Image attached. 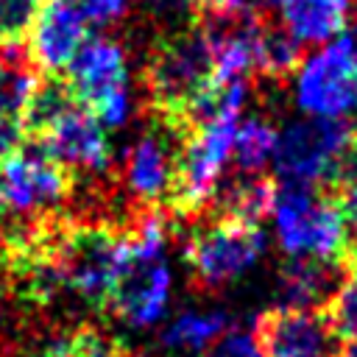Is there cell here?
<instances>
[{
  "mask_svg": "<svg viewBox=\"0 0 357 357\" xmlns=\"http://www.w3.org/2000/svg\"><path fill=\"white\" fill-rule=\"evenodd\" d=\"M75 173L56 162L39 142L25 139L0 159V204L14 220H42L64 212Z\"/></svg>",
  "mask_w": 357,
  "mask_h": 357,
  "instance_id": "obj_5",
  "label": "cell"
},
{
  "mask_svg": "<svg viewBox=\"0 0 357 357\" xmlns=\"http://www.w3.org/2000/svg\"><path fill=\"white\" fill-rule=\"evenodd\" d=\"M142 8L162 33L190 28L195 20V0H142Z\"/></svg>",
  "mask_w": 357,
  "mask_h": 357,
  "instance_id": "obj_23",
  "label": "cell"
},
{
  "mask_svg": "<svg viewBox=\"0 0 357 357\" xmlns=\"http://www.w3.org/2000/svg\"><path fill=\"white\" fill-rule=\"evenodd\" d=\"M332 198H335V204L343 215L346 229H351L357 234V153L351 156V162L346 165V170L335 181V195Z\"/></svg>",
  "mask_w": 357,
  "mask_h": 357,
  "instance_id": "obj_24",
  "label": "cell"
},
{
  "mask_svg": "<svg viewBox=\"0 0 357 357\" xmlns=\"http://www.w3.org/2000/svg\"><path fill=\"white\" fill-rule=\"evenodd\" d=\"M31 357H78V354L73 351V346H70V340H67V332H61L59 337L47 340L42 349H36Z\"/></svg>",
  "mask_w": 357,
  "mask_h": 357,
  "instance_id": "obj_28",
  "label": "cell"
},
{
  "mask_svg": "<svg viewBox=\"0 0 357 357\" xmlns=\"http://www.w3.org/2000/svg\"><path fill=\"white\" fill-rule=\"evenodd\" d=\"M273 198H276L273 178L262 173H234L231 178L215 187V195L206 204V209H212L209 215H218V218H231V220L259 226V220L271 215Z\"/></svg>",
  "mask_w": 357,
  "mask_h": 357,
  "instance_id": "obj_15",
  "label": "cell"
},
{
  "mask_svg": "<svg viewBox=\"0 0 357 357\" xmlns=\"http://www.w3.org/2000/svg\"><path fill=\"white\" fill-rule=\"evenodd\" d=\"M178 134L153 117L148 131H142L123 156L120 184L128 195V209H156L167 206L176 181V153Z\"/></svg>",
  "mask_w": 357,
  "mask_h": 357,
  "instance_id": "obj_10",
  "label": "cell"
},
{
  "mask_svg": "<svg viewBox=\"0 0 357 357\" xmlns=\"http://www.w3.org/2000/svg\"><path fill=\"white\" fill-rule=\"evenodd\" d=\"M3 254H6V229L0 226V262H3Z\"/></svg>",
  "mask_w": 357,
  "mask_h": 357,
  "instance_id": "obj_30",
  "label": "cell"
},
{
  "mask_svg": "<svg viewBox=\"0 0 357 357\" xmlns=\"http://www.w3.org/2000/svg\"><path fill=\"white\" fill-rule=\"evenodd\" d=\"M337 357H357V340H349V346H346V349H340V351H337Z\"/></svg>",
  "mask_w": 357,
  "mask_h": 357,
  "instance_id": "obj_29",
  "label": "cell"
},
{
  "mask_svg": "<svg viewBox=\"0 0 357 357\" xmlns=\"http://www.w3.org/2000/svg\"><path fill=\"white\" fill-rule=\"evenodd\" d=\"M298 61H301V45L284 28L265 25L262 33H259V45H257L254 73L279 81V78L293 75V70L298 67Z\"/></svg>",
  "mask_w": 357,
  "mask_h": 357,
  "instance_id": "obj_20",
  "label": "cell"
},
{
  "mask_svg": "<svg viewBox=\"0 0 357 357\" xmlns=\"http://www.w3.org/2000/svg\"><path fill=\"white\" fill-rule=\"evenodd\" d=\"M78 103H84L106 128H120L131 114L128 64L120 42L109 36H86L64 67Z\"/></svg>",
  "mask_w": 357,
  "mask_h": 357,
  "instance_id": "obj_9",
  "label": "cell"
},
{
  "mask_svg": "<svg viewBox=\"0 0 357 357\" xmlns=\"http://www.w3.org/2000/svg\"><path fill=\"white\" fill-rule=\"evenodd\" d=\"M293 100L307 117H357V53L346 39H332L304 56L293 70Z\"/></svg>",
  "mask_w": 357,
  "mask_h": 357,
  "instance_id": "obj_8",
  "label": "cell"
},
{
  "mask_svg": "<svg viewBox=\"0 0 357 357\" xmlns=\"http://www.w3.org/2000/svg\"><path fill=\"white\" fill-rule=\"evenodd\" d=\"M262 357H337V335L324 310L273 307L254 324Z\"/></svg>",
  "mask_w": 357,
  "mask_h": 357,
  "instance_id": "obj_11",
  "label": "cell"
},
{
  "mask_svg": "<svg viewBox=\"0 0 357 357\" xmlns=\"http://www.w3.org/2000/svg\"><path fill=\"white\" fill-rule=\"evenodd\" d=\"M354 153L357 134L346 120L307 117L276 134L273 165L287 184L321 187L335 184Z\"/></svg>",
  "mask_w": 357,
  "mask_h": 357,
  "instance_id": "obj_4",
  "label": "cell"
},
{
  "mask_svg": "<svg viewBox=\"0 0 357 357\" xmlns=\"http://www.w3.org/2000/svg\"><path fill=\"white\" fill-rule=\"evenodd\" d=\"M226 332H229L226 312H181L165 326L162 346L178 351H204Z\"/></svg>",
  "mask_w": 357,
  "mask_h": 357,
  "instance_id": "obj_18",
  "label": "cell"
},
{
  "mask_svg": "<svg viewBox=\"0 0 357 357\" xmlns=\"http://www.w3.org/2000/svg\"><path fill=\"white\" fill-rule=\"evenodd\" d=\"M42 0H0V47L22 45Z\"/></svg>",
  "mask_w": 357,
  "mask_h": 357,
  "instance_id": "obj_22",
  "label": "cell"
},
{
  "mask_svg": "<svg viewBox=\"0 0 357 357\" xmlns=\"http://www.w3.org/2000/svg\"><path fill=\"white\" fill-rule=\"evenodd\" d=\"M324 315H326V321H329V326L335 329L337 337L357 340V273L354 271L329 296V301L324 307Z\"/></svg>",
  "mask_w": 357,
  "mask_h": 357,
  "instance_id": "obj_21",
  "label": "cell"
},
{
  "mask_svg": "<svg viewBox=\"0 0 357 357\" xmlns=\"http://www.w3.org/2000/svg\"><path fill=\"white\" fill-rule=\"evenodd\" d=\"M351 3H354V42L351 45H354V53H357V0H351Z\"/></svg>",
  "mask_w": 357,
  "mask_h": 357,
  "instance_id": "obj_31",
  "label": "cell"
},
{
  "mask_svg": "<svg viewBox=\"0 0 357 357\" xmlns=\"http://www.w3.org/2000/svg\"><path fill=\"white\" fill-rule=\"evenodd\" d=\"M39 142L56 162H61L67 170H86V173H103L109 170V142L100 120L84 106L75 103L67 109L45 137L33 139Z\"/></svg>",
  "mask_w": 357,
  "mask_h": 357,
  "instance_id": "obj_13",
  "label": "cell"
},
{
  "mask_svg": "<svg viewBox=\"0 0 357 357\" xmlns=\"http://www.w3.org/2000/svg\"><path fill=\"white\" fill-rule=\"evenodd\" d=\"M128 357H142V354H128Z\"/></svg>",
  "mask_w": 357,
  "mask_h": 357,
  "instance_id": "obj_34",
  "label": "cell"
},
{
  "mask_svg": "<svg viewBox=\"0 0 357 357\" xmlns=\"http://www.w3.org/2000/svg\"><path fill=\"white\" fill-rule=\"evenodd\" d=\"M86 14L78 0H42L28 33L25 53L39 73H64L86 33Z\"/></svg>",
  "mask_w": 357,
  "mask_h": 357,
  "instance_id": "obj_12",
  "label": "cell"
},
{
  "mask_svg": "<svg viewBox=\"0 0 357 357\" xmlns=\"http://www.w3.org/2000/svg\"><path fill=\"white\" fill-rule=\"evenodd\" d=\"M351 271H354V273H357V257H354V268H351Z\"/></svg>",
  "mask_w": 357,
  "mask_h": 357,
  "instance_id": "obj_33",
  "label": "cell"
},
{
  "mask_svg": "<svg viewBox=\"0 0 357 357\" xmlns=\"http://www.w3.org/2000/svg\"><path fill=\"white\" fill-rule=\"evenodd\" d=\"M265 251V234L254 223L218 218L204 212V223L187 237L184 257L192 273V287L218 293L243 276Z\"/></svg>",
  "mask_w": 357,
  "mask_h": 357,
  "instance_id": "obj_6",
  "label": "cell"
},
{
  "mask_svg": "<svg viewBox=\"0 0 357 357\" xmlns=\"http://www.w3.org/2000/svg\"><path fill=\"white\" fill-rule=\"evenodd\" d=\"M126 259L112 284L106 307L128 326H151L165 315L170 298V271L165 262L167 234L156 226L126 234Z\"/></svg>",
  "mask_w": 357,
  "mask_h": 357,
  "instance_id": "obj_3",
  "label": "cell"
},
{
  "mask_svg": "<svg viewBox=\"0 0 357 357\" xmlns=\"http://www.w3.org/2000/svg\"><path fill=\"white\" fill-rule=\"evenodd\" d=\"M59 259L67 290L92 307H106L112 284L126 259L123 229L114 223L70 220L59 243Z\"/></svg>",
  "mask_w": 357,
  "mask_h": 357,
  "instance_id": "obj_7",
  "label": "cell"
},
{
  "mask_svg": "<svg viewBox=\"0 0 357 357\" xmlns=\"http://www.w3.org/2000/svg\"><path fill=\"white\" fill-rule=\"evenodd\" d=\"M273 229L287 257H312L329 262H354L349 229L332 195L318 187L284 184L273 198Z\"/></svg>",
  "mask_w": 357,
  "mask_h": 357,
  "instance_id": "obj_1",
  "label": "cell"
},
{
  "mask_svg": "<svg viewBox=\"0 0 357 357\" xmlns=\"http://www.w3.org/2000/svg\"><path fill=\"white\" fill-rule=\"evenodd\" d=\"M351 17V0H284L282 28L298 45H326L337 39Z\"/></svg>",
  "mask_w": 357,
  "mask_h": 357,
  "instance_id": "obj_16",
  "label": "cell"
},
{
  "mask_svg": "<svg viewBox=\"0 0 357 357\" xmlns=\"http://www.w3.org/2000/svg\"><path fill=\"white\" fill-rule=\"evenodd\" d=\"M276 148V131L265 117H245L237 123L234 131V145H231V159L237 173H262V167L273 159Z\"/></svg>",
  "mask_w": 357,
  "mask_h": 357,
  "instance_id": "obj_19",
  "label": "cell"
},
{
  "mask_svg": "<svg viewBox=\"0 0 357 357\" xmlns=\"http://www.w3.org/2000/svg\"><path fill=\"white\" fill-rule=\"evenodd\" d=\"M209 357H262L251 332H226L215 340Z\"/></svg>",
  "mask_w": 357,
  "mask_h": 357,
  "instance_id": "obj_25",
  "label": "cell"
},
{
  "mask_svg": "<svg viewBox=\"0 0 357 357\" xmlns=\"http://www.w3.org/2000/svg\"><path fill=\"white\" fill-rule=\"evenodd\" d=\"M351 268H354V262H329V259H312V257H290V262L279 273L282 307L324 310L329 296L351 273Z\"/></svg>",
  "mask_w": 357,
  "mask_h": 357,
  "instance_id": "obj_14",
  "label": "cell"
},
{
  "mask_svg": "<svg viewBox=\"0 0 357 357\" xmlns=\"http://www.w3.org/2000/svg\"><path fill=\"white\" fill-rule=\"evenodd\" d=\"M22 142V128H20V117L0 112V159L6 153H11L17 145Z\"/></svg>",
  "mask_w": 357,
  "mask_h": 357,
  "instance_id": "obj_27",
  "label": "cell"
},
{
  "mask_svg": "<svg viewBox=\"0 0 357 357\" xmlns=\"http://www.w3.org/2000/svg\"><path fill=\"white\" fill-rule=\"evenodd\" d=\"M209 81H212V50L195 25L159 33L142 73L145 103L153 117L159 120L176 117L192 100V95L201 92Z\"/></svg>",
  "mask_w": 357,
  "mask_h": 357,
  "instance_id": "obj_2",
  "label": "cell"
},
{
  "mask_svg": "<svg viewBox=\"0 0 357 357\" xmlns=\"http://www.w3.org/2000/svg\"><path fill=\"white\" fill-rule=\"evenodd\" d=\"M265 3H271V6H282L284 0H265Z\"/></svg>",
  "mask_w": 357,
  "mask_h": 357,
  "instance_id": "obj_32",
  "label": "cell"
},
{
  "mask_svg": "<svg viewBox=\"0 0 357 357\" xmlns=\"http://www.w3.org/2000/svg\"><path fill=\"white\" fill-rule=\"evenodd\" d=\"M128 3H131V0H81L86 20H89V22H100V25H106V22H112V20H117V17H123L126 8H128Z\"/></svg>",
  "mask_w": 357,
  "mask_h": 357,
  "instance_id": "obj_26",
  "label": "cell"
},
{
  "mask_svg": "<svg viewBox=\"0 0 357 357\" xmlns=\"http://www.w3.org/2000/svg\"><path fill=\"white\" fill-rule=\"evenodd\" d=\"M78 103L70 81L64 78V73H42L22 106L20 114V128H22V139H39L47 134V128Z\"/></svg>",
  "mask_w": 357,
  "mask_h": 357,
  "instance_id": "obj_17",
  "label": "cell"
}]
</instances>
